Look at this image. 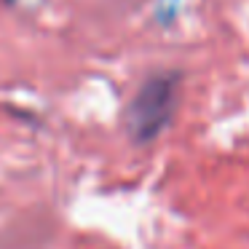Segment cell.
Wrapping results in <instances>:
<instances>
[{"label": "cell", "mask_w": 249, "mask_h": 249, "mask_svg": "<svg viewBox=\"0 0 249 249\" xmlns=\"http://www.w3.org/2000/svg\"><path fill=\"white\" fill-rule=\"evenodd\" d=\"M177 72H163V75H153L140 86L129 105V134L134 142H150L166 129L172 121L174 107H177Z\"/></svg>", "instance_id": "obj_1"}]
</instances>
